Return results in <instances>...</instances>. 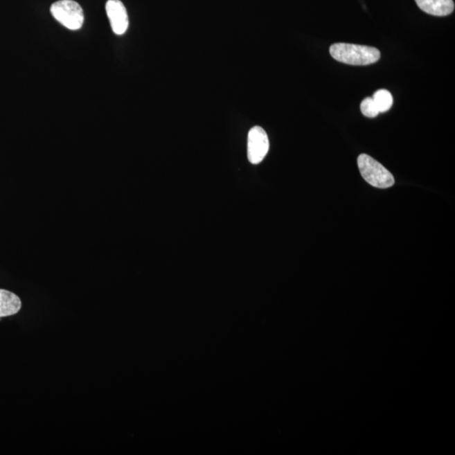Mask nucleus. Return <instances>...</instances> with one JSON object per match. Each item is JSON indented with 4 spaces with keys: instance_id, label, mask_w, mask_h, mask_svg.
<instances>
[{
    "instance_id": "5",
    "label": "nucleus",
    "mask_w": 455,
    "mask_h": 455,
    "mask_svg": "<svg viewBox=\"0 0 455 455\" xmlns=\"http://www.w3.org/2000/svg\"><path fill=\"white\" fill-rule=\"evenodd\" d=\"M106 10L109 21L114 33L116 35H123L127 32L130 21L127 10L120 0H108Z\"/></svg>"
},
{
    "instance_id": "2",
    "label": "nucleus",
    "mask_w": 455,
    "mask_h": 455,
    "mask_svg": "<svg viewBox=\"0 0 455 455\" xmlns=\"http://www.w3.org/2000/svg\"><path fill=\"white\" fill-rule=\"evenodd\" d=\"M357 165L362 177L375 188H389L395 184L394 177L390 171L369 155L360 154L357 158Z\"/></svg>"
},
{
    "instance_id": "6",
    "label": "nucleus",
    "mask_w": 455,
    "mask_h": 455,
    "mask_svg": "<svg viewBox=\"0 0 455 455\" xmlns=\"http://www.w3.org/2000/svg\"><path fill=\"white\" fill-rule=\"evenodd\" d=\"M424 12L435 17H446L454 10L453 0H415Z\"/></svg>"
},
{
    "instance_id": "9",
    "label": "nucleus",
    "mask_w": 455,
    "mask_h": 455,
    "mask_svg": "<svg viewBox=\"0 0 455 455\" xmlns=\"http://www.w3.org/2000/svg\"><path fill=\"white\" fill-rule=\"evenodd\" d=\"M360 108L362 114L369 118H376L380 114L378 108L371 97H367L362 101Z\"/></svg>"
},
{
    "instance_id": "8",
    "label": "nucleus",
    "mask_w": 455,
    "mask_h": 455,
    "mask_svg": "<svg viewBox=\"0 0 455 455\" xmlns=\"http://www.w3.org/2000/svg\"><path fill=\"white\" fill-rule=\"evenodd\" d=\"M372 98L375 101L380 114H384V112L388 111L392 107L393 96L391 93L388 91L387 89H379V91L375 93Z\"/></svg>"
},
{
    "instance_id": "1",
    "label": "nucleus",
    "mask_w": 455,
    "mask_h": 455,
    "mask_svg": "<svg viewBox=\"0 0 455 455\" xmlns=\"http://www.w3.org/2000/svg\"><path fill=\"white\" fill-rule=\"evenodd\" d=\"M330 54L338 62L346 64L364 66L376 63L380 58L379 49L373 46L335 44L330 48Z\"/></svg>"
},
{
    "instance_id": "4",
    "label": "nucleus",
    "mask_w": 455,
    "mask_h": 455,
    "mask_svg": "<svg viewBox=\"0 0 455 455\" xmlns=\"http://www.w3.org/2000/svg\"><path fill=\"white\" fill-rule=\"evenodd\" d=\"M269 139L262 127H252L248 134L247 157L253 165L262 162L269 150Z\"/></svg>"
},
{
    "instance_id": "3",
    "label": "nucleus",
    "mask_w": 455,
    "mask_h": 455,
    "mask_svg": "<svg viewBox=\"0 0 455 455\" xmlns=\"http://www.w3.org/2000/svg\"><path fill=\"white\" fill-rule=\"evenodd\" d=\"M51 13L62 25L72 30H80L84 21L82 8L73 0H60L51 6Z\"/></svg>"
},
{
    "instance_id": "7",
    "label": "nucleus",
    "mask_w": 455,
    "mask_h": 455,
    "mask_svg": "<svg viewBox=\"0 0 455 455\" xmlns=\"http://www.w3.org/2000/svg\"><path fill=\"white\" fill-rule=\"evenodd\" d=\"M21 309V301L17 294L0 289V318L14 316Z\"/></svg>"
}]
</instances>
